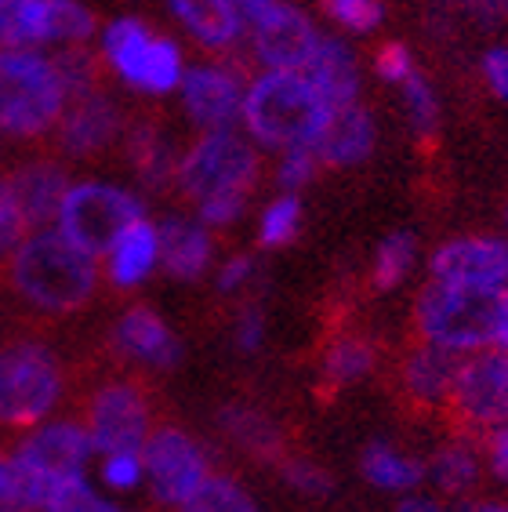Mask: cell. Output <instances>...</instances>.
<instances>
[{
  "label": "cell",
  "instance_id": "cell-3",
  "mask_svg": "<svg viewBox=\"0 0 508 512\" xmlns=\"http://www.w3.org/2000/svg\"><path fill=\"white\" fill-rule=\"evenodd\" d=\"M95 444L84 418L51 414L33 425L8 451V502L15 512H37L40 494L55 480L88 476L95 469Z\"/></svg>",
  "mask_w": 508,
  "mask_h": 512
},
{
  "label": "cell",
  "instance_id": "cell-45",
  "mask_svg": "<svg viewBox=\"0 0 508 512\" xmlns=\"http://www.w3.org/2000/svg\"><path fill=\"white\" fill-rule=\"evenodd\" d=\"M254 273H258V262L251 255H229L215 266V287L222 295H236V291L251 287Z\"/></svg>",
  "mask_w": 508,
  "mask_h": 512
},
{
  "label": "cell",
  "instance_id": "cell-9",
  "mask_svg": "<svg viewBox=\"0 0 508 512\" xmlns=\"http://www.w3.org/2000/svg\"><path fill=\"white\" fill-rule=\"evenodd\" d=\"M142 215H146V197L138 189L109 178H80V182H69L55 215V229L80 251L102 258L120 229Z\"/></svg>",
  "mask_w": 508,
  "mask_h": 512
},
{
  "label": "cell",
  "instance_id": "cell-52",
  "mask_svg": "<svg viewBox=\"0 0 508 512\" xmlns=\"http://www.w3.org/2000/svg\"><path fill=\"white\" fill-rule=\"evenodd\" d=\"M472 512H508V502H479L472 505Z\"/></svg>",
  "mask_w": 508,
  "mask_h": 512
},
{
  "label": "cell",
  "instance_id": "cell-10",
  "mask_svg": "<svg viewBox=\"0 0 508 512\" xmlns=\"http://www.w3.org/2000/svg\"><path fill=\"white\" fill-rule=\"evenodd\" d=\"M98 22L84 0H0V48H84Z\"/></svg>",
  "mask_w": 508,
  "mask_h": 512
},
{
  "label": "cell",
  "instance_id": "cell-14",
  "mask_svg": "<svg viewBox=\"0 0 508 512\" xmlns=\"http://www.w3.org/2000/svg\"><path fill=\"white\" fill-rule=\"evenodd\" d=\"M247 95V73L229 59H204L189 62L178 102L182 113L196 131H225L240 128Z\"/></svg>",
  "mask_w": 508,
  "mask_h": 512
},
{
  "label": "cell",
  "instance_id": "cell-44",
  "mask_svg": "<svg viewBox=\"0 0 508 512\" xmlns=\"http://www.w3.org/2000/svg\"><path fill=\"white\" fill-rule=\"evenodd\" d=\"M265 335H269V324H265V313L254 306H244L233 320V345L244 356H254L265 345Z\"/></svg>",
  "mask_w": 508,
  "mask_h": 512
},
{
  "label": "cell",
  "instance_id": "cell-41",
  "mask_svg": "<svg viewBox=\"0 0 508 512\" xmlns=\"http://www.w3.org/2000/svg\"><path fill=\"white\" fill-rule=\"evenodd\" d=\"M418 73V62H414V51L400 40H389V44H381L378 55H374V77L381 84H389V88H400L407 80Z\"/></svg>",
  "mask_w": 508,
  "mask_h": 512
},
{
  "label": "cell",
  "instance_id": "cell-48",
  "mask_svg": "<svg viewBox=\"0 0 508 512\" xmlns=\"http://www.w3.org/2000/svg\"><path fill=\"white\" fill-rule=\"evenodd\" d=\"M236 8V15L244 19L247 30H254V26H262V22H269L276 15V11L284 8L287 0H229Z\"/></svg>",
  "mask_w": 508,
  "mask_h": 512
},
{
  "label": "cell",
  "instance_id": "cell-19",
  "mask_svg": "<svg viewBox=\"0 0 508 512\" xmlns=\"http://www.w3.org/2000/svg\"><path fill=\"white\" fill-rule=\"evenodd\" d=\"M160 258H164V244H160V222L149 215L135 218L131 226L117 233V240L106 247V255L98 258L102 266V280L117 291H135V287L149 284V276L160 273Z\"/></svg>",
  "mask_w": 508,
  "mask_h": 512
},
{
  "label": "cell",
  "instance_id": "cell-11",
  "mask_svg": "<svg viewBox=\"0 0 508 512\" xmlns=\"http://www.w3.org/2000/svg\"><path fill=\"white\" fill-rule=\"evenodd\" d=\"M146 494L160 509L178 512L211 480V451L182 425H157L142 447Z\"/></svg>",
  "mask_w": 508,
  "mask_h": 512
},
{
  "label": "cell",
  "instance_id": "cell-1",
  "mask_svg": "<svg viewBox=\"0 0 508 512\" xmlns=\"http://www.w3.org/2000/svg\"><path fill=\"white\" fill-rule=\"evenodd\" d=\"M8 280L22 302L51 316H69L84 309L102 284L98 258L80 251L55 226L33 229L19 251L8 258Z\"/></svg>",
  "mask_w": 508,
  "mask_h": 512
},
{
  "label": "cell",
  "instance_id": "cell-20",
  "mask_svg": "<svg viewBox=\"0 0 508 512\" xmlns=\"http://www.w3.org/2000/svg\"><path fill=\"white\" fill-rule=\"evenodd\" d=\"M160 244H164L160 269L178 284H196L207 273H215V233L196 215H167L160 222Z\"/></svg>",
  "mask_w": 508,
  "mask_h": 512
},
{
  "label": "cell",
  "instance_id": "cell-15",
  "mask_svg": "<svg viewBox=\"0 0 508 512\" xmlns=\"http://www.w3.org/2000/svg\"><path fill=\"white\" fill-rule=\"evenodd\" d=\"M429 280L469 291H508V237L465 233L443 240L429 255Z\"/></svg>",
  "mask_w": 508,
  "mask_h": 512
},
{
  "label": "cell",
  "instance_id": "cell-43",
  "mask_svg": "<svg viewBox=\"0 0 508 512\" xmlns=\"http://www.w3.org/2000/svg\"><path fill=\"white\" fill-rule=\"evenodd\" d=\"M247 204H251V197H211V200L193 204V215L215 233V229L236 226V222L247 215Z\"/></svg>",
  "mask_w": 508,
  "mask_h": 512
},
{
  "label": "cell",
  "instance_id": "cell-12",
  "mask_svg": "<svg viewBox=\"0 0 508 512\" xmlns=\"http://www.w3.org/2000/svg\"><path fill=\"white\" fill-rule=\"evenodd\" d=\"M84 425L91 433V444L98 454L109 451H142L153 425L146 389L131 378H109L88 396Z\"/></svg>",
  "mask_w": 508,
  "mask_h": 512
},
{
  "label": "cell",
  "instance_id": "cell-6",
  "mask_svg": "<svg viewBox=\"0 0 508 512\" xmlns=\"http://www.w3.org/2000/svg\"><path fill=\"white\" fill-rule=\"evenodd\" d=\"M505 291H469L429 280L414 298L418 342L440 345L454 356H472L501 345Z\"/></svg>",
  "mask_w": 508,
  "mask_h": 512
},
{
  "label": "cell",
  "instance_id": "cell-32",
  "mask_svg": "<svg viewBox=\"0 0 508 512\" xmlns=\"http://www.w3.org/2000/svg\"><path fill=\"white\" fill-rule=\"evenodd\" d=\"M222 429L233 436L247 454H258V458H280V451H284L280 429H276L262 411H254V407H236V404L225 407Z\"/></svg>",
  "mask_w": 508,
  "mask_h": 512
},
{
  "label": "cell",
  "instance_id": "cell-36",
  "mask_svg": "<svg viewBox=\"0 0 508 512\" xmlns=\"http://www.w3.org/2000/svg\"><path fill=\"white\" fill-rule=\"evenodd\" d=\"M400 99L403 109H407V120H411V128L418 131L421 138H432L436 128H440V95L432 88V80L425 73H414L407 84H400Z\"/></svg>",
  "mask_w": 508,
  "mask_h": 512
},
{
  "label": "cell",
  "instance_id": "cell-2",
  "mask_svg": "<svg viewBox=\"0 0 508 512\" xmlns=\"http://www.w3.org/2000/svg\"><path fill=\"white\" fill-rule=\"evenodd\" d=\"M334 109L302 69H258L247 77L240 131L265 153L316 146Z\"/></svg>",
  "mask_w": 508,
  "mask_h": 512
},
{
  "label": "cell",
  "instance_id": "cell-50",
  "mask_svg": "<svg viewBox=\"0 0 508 512\" xmlns=\"http://www.w3.org/2000/svg\"><path fill=\"white\" fill-rule=\"evenodd\" d=\"M392 512H447L440 502V494H425V491H411L396 498V509Z\"/></svg>",
  "mask_w": 508,
  "mask_h": 512
},
{
  "label": "cell",
  "instance_id": "cell-8",
  "mask_svg": "<svg viewBox=\"0 0 508 512\" xmlns=\"http://www.w3.org/2000/svg\"><path fill=\"white\" fill-rule=\"evenodd\" d=\"M66 371L55 349L33 338L0 345V429H33L59 414Z\"/></svg>",
  "mask_w": 508,
  "mask_h": 512
},
{
  "label": "cell",
  "instance_id": "cell-21",
  "mask_svg": "<svg viewBox=\"0 0 508 512\" xmlns=\"http://www.w3.org/2000/svg\"><path fill=\"white\" fill-rule=\"evenodd\" d=\"M164 8L178 30L211 55H229L247 44V26L229 0H164Z\"/></svg>",
  "mask_w": 508,
  "mask_h": 512
},
{
  "label": "cell",
  "instance_id": "cell-42",
  "mask_svg": "<svg viewBox=\"0 0 508 512\" xmlns=\"http://www.w3.org/2000/svg\"><path fill=\"white\" fill-rule=\"evenodd\" d=\"M284 480L291 483V491L305 494V498H327L331 494V473L316 462H305V458L284 462Z\"/></svg>",
  "mask_w": 508,
  "mask_h": 512
},
{
  "label": "cell",
  "instance_id": "cell-27",
  "mask_svg": "<svg viewBox=\"0 0 508 512\" xmlns=\"http://www.w3.org/2000/svg\"><path fill=\"white\" fill-rule=\"evenodd\" d=\"M483 473H487L483 447H476L472 440H447L425 462V483H432V491H440L443 498H461L476 491Z\"/></svg>",
  "mask_w": 508,
  "mask_h": 512
},
{
  "label": "cell",
  "instance_id": "cell-17",
  "mask_svg": "<svg viewBox=\"0 0 508 512\" xmlns=\"http://www.w3.org/2000/svg\"><path fill=\"white\" fill-rule=\"evenodd\" d=\"M320 37L323 30L313 26V19L302 8L284 4L269 22L247 30V48L258 69H305Z\"/></svg>",
  "mask_w": 508,
  "mask_h": 512
},
{
  "label": "cell",
  "instance_id": "cell-37",
  "mask_svg": "<svg viewBox=\"0 0 508 512\" xmlns=\"http://www.w3.org/2000/svg\"><path fill=\"white\" fill-rule=\"evenodd\" d=\"M323 15L352 37H367L385 22L381 0H323Z\"/></svg>",
  "mask_w": 508,
  "mask_h": 512
},
{
  "label": "cell",
  "instance_id": "cell-26",
  "mask_svg": "<svg viewBox=\"0 0 508 512\" xmlns=\"http://www.w3.org/2000/svg\"><path fill=\"white\" fill-rule=\"evenodd\" d=\"M360 476L381 494H411L425 487V462L389 440H371L360 454Z\"/></svg>",
  "mask_w": 508,
  "mask_h": 512
},
{
  "label": "cell",
  "instance_id": "cell-22",
  "mask_svg": "<svg viewBox=\"0 0 508 512\" xmlns=\"http://www.w3.org/2000/svg\"><path fill=\"white\" fill-rule=\"evenodd\" d=\"M378 149V120L363 102L334 109L327 128L316 138V160L320 168H360L363 160H371V153Z\"/></svg>",
  "mask_w": 508,
  "mask_h": 512
},
{
  "label": "cell",
  "instance_id": "cell-51",
  "mask_svg": "<svg viewBox=\"0 0 508 512\" xmlns=\"http://www.w3.org/2000/svg\"><path fill=\"white\" fill-rule=\"evenodd\" d=\"M0 512H15L8 502V454L0 451Z\"/></svg>",
  "mask_w": 508,
  "mask_h": 512
},
{
  "label": "cell",
  "instance_id": "cell-31",
  "mask_svg": "<svg viewBox=\"0 0 508 512\" xmlns=\"http://www.w3.org/2000/svg\"><path fill=\"white\" fill-rule=\"evenodd\" d=\"M37 512H124V505L95 483V476H66L40 494Z\"/></svg>",
  "mask_w": 508,
  "mask_h": 512
},
{
  "label": "cell",
  "instance_id": "cell-46",
  "mask_svg": "<svg viewBox=\"0 0 508 512\" xmlns=\"http://www.w3.org/2000/svg\"><path fill=\"white\" fill-rule=\"evenodd\" d=\"M479 77H483L490 95L508 106V44H494V48L483 51V59H479Z\"/></svg>",
  "mask_w": 508,
  "mask_h": 512
},
{
  "label": "cell",
  "instance_id": "cell-53",
  "mask_svg": "<svg viewBox=\"0 0 508 512\" xmlns=\"http://www.w3.org/2000/svg\"><path fill=\"white\" fill-rule=\"evenodd\" d=\"M501 349H508V291H505V316H501Z\"/></svg>",
  "mask_w": 508,
  "mask_h": 512
},
{
  "label": "cell",
  "instance_id": "cell-39",
  "mask_svg": "<svg viewBox=\"0 0 508 512\" xmlns=\"http://www.w3.org/2000/svg\"><path fill=\"white\" fill-rule=\"evenodd\" d=\"M30 233L33 229L26 222V215H22V204L15 197V189H11L8 175H0V262H8Z\"/></svg>",
  "mask_w": 508,
  "mask_h": 512
},
{
  "label": "cell",
  "instance_id": "cell-18",
  "mask_svg": "<svg viewBox=\"0 0 508 512\" xmlns=\"http://www.w3.org/2000/svg\"><path fill=\"white\" fill-rule=\"evenodd\" d=\"M109 345L120 360L135 367H153V371H167L182 360V342L153 306L124 309L109 331Z\"/></svg>",
  "mask_w": 508,
  "mask_h": 512
},
{
  "label": "cell",
  "instance_id": "cell-25",
  "mask_svg": "<svg viewBox=\"0 0 508 512\" xmlns=\"http://www.w3.org/2000/svg\"><path fill=\"white\" fill-rule=\"evenodd\" d=\"M11 189L22 204V215L30 222V229H48L55 226L59 204L69 189V175L59 160H26L8 175Z\"/></svg>",
  "mask_w": 508,
  "mask_h": 512
},
{
  "label": "cell",
  "instance_id": "cell-24",
  "mask_svg": "<svg viewBox=\"0 0 508 512\" xmlns=\"http://www.w3.org/2000/svg\"><path fill=\"white\" fill-rule=\"evenodd\" d=\"M458 367L461 356L447 353L440 345L418 342L403 360L400 385L407 400L421 407H447L450 393H454V382H458Z\"/></svg>",
  "mask_w": 508,
  "mask_h": 512
},
{
  "label": "cell",
  "instance_id": "cell-56",
  "mask_svg": "<svg viewBox=\"0 0 508 512\" xmlns=\"http://www.w3.org/2000/svg\"><path fill=\"white\" fill-rule=\"evenodd\" d=\"M465 512H472V509H465Z\"/></svg>",
  "mask_w": 508,
  "mask_h": 512
},
{
  "label": "cell",
  "instance_id": "cell-29",
  "mask_svg": "<svg viewBox=\"0 0 508 512\" xmlns=\"http://www.w3.org/2000/svg\"><path fill=\"white\" fill-rule=\"evenodd\" d=\"M378 367V345L363 335H338L327 342L320 360L323 378L334 385V389H349V385H360L374 375Z\"/></svg>",
  "mask_w": 508,
  "mask_h": 512
},
{
  "label": "cell",
  "instance_id": "cell-28",
  "mask_svg": "<svg viewBox=\"0 0 508 512\" xmlns=\"http://www.w3.org/2000/svg\"><path fill=\"white\" fill-rule=\"evenodd\" d=\"M127 164L135 171V178L146 189H167L175 186V164L178 153L171 146V138L157 128V124H138L127 131Z\"/></svg>",
  "mask_w": 508,
  "mask_h": 512
},
{
  "label": "cell",
  "instance_id": "cell-55",
  "mask_svg": "<svg viewBox=\"0 0 508 512\" xmlns=\"http://www.w3.org/2000/svg\"><path fill=\"white\" fill-rule=\"evenodd\" d=\"M124 512H135V509H124Z\"/></svg>",
  "mask_w": 508,
  "mask_h": 512
},
{
  "label": "cell",
  "instance_id": "cell-13",
  "mask_svg": "<svg viewBox=\"0 0 508 512\" xmlns=\"http://www.w3.org/2000/svg\"><path fill=\"white\" fill-rule=\"evenodd\" d=\"M447 407L469 433L487 436L490 429L508 425V349L494 345L483 353L461 356Z\"/></svg>",
  "mask_w": 508,
  "mask_h": 512
},
{
  "label": "cell",
  "instance_id": "cell-54",
  "mask_svg": "<svg viewBox=\"0 0 508 512\" xmlns=\"http://www.w3.org/2000/svg\"><path fill=\"white\" fill-rule=\"evenodd\" d=\"M501 222H505V229H508V204H505V215H501Z\"/></svg>",
  "mask_w": 508,
  "mask_h": 512
},
{
  "label": "cell",
  "instance_id": "cell-35",
  "mask_svg": "<svg viewBox=\"0 0 508 512\" xmlns=\"http://www.w3.org/2000/svg\"><path fill=\"white\" fill-rule=\"evenodd\" d=\"M178 512H262V505L236 476L211 473V480Z\"/></svg>",
  "mask_w": 508,
  "mask_h": 512
},
{
  "label": "cell",
  "instance_id": "cell-5",
  "mask_svg": "<svg viewBox=\"0 0 508 512\" xmlns=\"http://www.w3.org/2000/svg\"><path fill=\"white\" fill-rule=\"evenodd\" d=\"M69 88L51 51L0 48V138L33 142L55 131Z\"/></svg>",
  "mask_w": 508,
  "mask_h": 512
},
{
  "label": "cell",
  "instance_id": "cell-38",
  "mask_svg": "<svg viewBox=\"0 0 508 512\" xmlns=\"http://www.w3.org/2000/svg\"><path fill=\"white\" fill-rule=\"evenodd\" d=\"M320 171V160L309 146H294L284 149V153H276V164H273V182H276V193H298L302 197V189L309 186Z\"/></svg>",
  "mask_w": 508,
  "mask_h": 512
},
{
  "label": "cell",
  "instance_id": "cell-40",
  "mask_svg": "<svg viewBox=\"0 0 508 512\" xmlns=\"http://www.w3.org/2000/svg\"><path fill=\"white\" fill-rule=\"evenodd\" d=\"M51 55L59 62V73L69 88V99L98 88V66H102L98 55H91L88 48H62V51H51Z\"/></svg>",
  "mask_w": 508,
  "mask_h": 512
},
{
  "label": "cell",
  "instance_id": "cell-23",
  "mask_svg": "<svg viewBox=\"0 0 508 512\" xmlns=\"http://www.w3.org/2000/svg\"><path fill=\"white\" fill-rule=\"evenodd\" d=\"M302 73L313 80L316 91L327 99V106L331 109H342V106H352V102H360L363 69H360V59H356V51H352L349 40L334 37V33H323Z\"/></svg>",
  "mask_w": 508,
  "mask_h": 512
},
{
  "label": "cell",
  "instance_id": "cell-34",
  "mask_svg": "<svg viewBox=\"0 0 508 512\" xmlns=\"http://www.w3.org/2000/svg\"><path fill=\"white\" fill-rule=\"evenodd\" d=\"M95 483L113 498H127V494L146 491V465H142V451H109L98 454L95 469H91Z\"/></svg>",
  "mask_w": 508,
  "mask_h": 512
},
{
  "label": "cell",
  "instance_id": "cell-47",
  "mask_svg": "<svg viewBox=\"0 0 508 512\" xmlns=\"http://www.w3.org/2000/svg\"><path fill=\"white\" fill-rule=\"evenodd\" d=\"M483 469L494 483L508 487V425L483 436Z\"/></svg>",
  "mask_w": 508,
  "mask_h": 512
},
{
  "label": "cell",
  "instance_id": "cell-7",
  "mask_svg": "<svg viewBox=\"0 0 508 512\" xmlns=\"http://www.w3.org/2000/svg\"><path fill=\"white\" fill-rule=\"evenodd\" d=\"M262 178V149L240 128L200 131L175 164V189L189 204L211 197H251Z\"/></svg>",
  "mask_w": 508,
  "mask_h": 512
},
{
  "label": "cell",
  "instance_id": "cell-16",
  "mask_svg": "<svg viewBox=\"0 0 508 512\" xmlns=\"http://www.w3.org/2000/svg\"><path fill=\"white\" fill-rule=\"evenodd\" d=\"M51 135H55V142H59L66 157H98L102 149H109L120 138V106L102 88L73 95Z\"/></svg>",
  "mask_w": 508,
  "mask_h": 512
},
{
  "label": "cell",
  "instance_id": "cell-4",
  "mask_svg": "<svg viewBox=\"0 0 508 512\" xmlns=\"http://www.w3.org/2000/svg\"><path fill=\"white\" fill-rule=\"evenodd\" d=\"M95 44L98 62L127 91H138L146 99H167V95H178V88H182V77L189 69L186 48L171 33L153 30L146 19L117 15L106 26H98Z\"/></svg>",
  "mask_w": 508,
  "mask_h": 512
},
{
  "label": "cell",
  "instance_id": "cell-33",
  "mask_svg": "<svg viewBox=\"0 0 508 512\" xmlns=\"http://www.w3.org/2000/svg\"><path fill=\"white\" fill-rule=\"evenodd\" d=\"M305 207L298 193H276L273 200H265V207L258 211V244L269 251L294 244V237L302 233Z\"/></svg>",
  "mask_w": 508,
  "mask_h": 512
},
{
  "label": "cell",
  "instance_id": "cell-49",
  "mask_svg": "<svg viewBox=\"0 0 508 512\" xmlns=\"http://www.w3.org/2000/svg\"><path fill=\"white\" fill-rule=\"evenodd\" d=\"M461 4H465V11L479 26H501V22H508V0H461Z\"/></svg>",
  "mask_w": 508,
  "mask_h": 512
},
{
  "label": "cell",
  "instance_id": "cell-30",
  "mask_svg": "<svg viewBox=\"0 0 508 512\" xmlns=\"http://www.w3.org/2000/svg\"><path fill=\"white\" fill-rule=\"evenodd\" d=\"M418 258H421V251H418V237H414V233H407V229L389 233V237L374 247V262H371L374 291L389 295V291L403 287L407 280H411Z\"/></svg>",
  "mask_w": 508,
  "mask_h": 512
}]
</instances>
